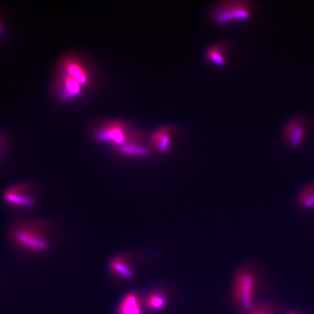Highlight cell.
I'll use <instances>...</instances> for the list:
<instances>
[{
    "label": "cell",
    "instance_id": "16",
    "mask_svg": "<svg viewBox=\"0 0 314 314\" xmlns=\"http://www.w3.org/2000/svg\"><path fill=\"white\" fill-rule=\"evenodd\" d=\"M4 138L2 136V135L0 134V155L1 154V152L3 148V144H4Z\"/></svg>",
    "mask_w": 314,
    "mask_h": 314
},
{
    "label": "cell",
    "instance_id": "8",
    "mask_svg": "<svg viewBox=\"0 0 314 314\" xmlns=\"http://www.w3.org/2000/svg\"><path fill=\"white\" fill-rule=\"evenodd\" d=\"M282 135L283 139L290 147H300L306 135V125L304 119L300 117L292 119L286 125Z\"/></svg>",
    "mask_w": 314,
    "mask_h": 314
},
{
    "label": "cell",
    "instance_id": "2",
    "mask_svg": "<svg viewBox=\"0 0 314 314\" xmlns=\"http://www.w3.org/2000/svg\"><path fill=\"white\" fill-rule=\"evenodd\" d=\"M253 11L254 5L250 1L244 0L224 1L214 6L211 16L217 24L223 25L249 20L253 14Z\"/></svg>",
    "mask_w": 314,
    "mask_h": 314
},
{
    "label": "cell",
    "instance_id": "17",
    "mask_svg": "<svg viewBox=\"0 0 314 314\" xmlns=\"http://www.w3.org/2000/svg\"><path fill=\"white\" fill-rule=\"evenodd\" d=\"M2 25H1V24H0V34H1V32H2Z\"/></svg>",
    "mask_w": 314,
    "mask_h": 314
},
{
    "label": "cell",
    "instance_id": "14",
    "mask_svg": "<svg viewBox=\"0 0 314 314\" xmlns=\"http://www.w3.org/2000/svg\"><path fill=\"white\" fill-rule=\"evenodd\" d=\"M171 129L169 127L162 128L160 130L155 132L151 137V143L155 147L163 149L168 141L171 135Z\"/></svg>",
    "mask_w": 314,
    "mask_h": 314
},
{
    "label": "cell",
    "instance_id": "3",
    "mask_svg": "<svg viewBox=\"0 0 314 314\" xmlns=\"http://www.w3.org/2000/svg\"><path fill=\"white\" fill-rule=\"evenodd\" d=\"M256 290V279L249 269L243 267L238 270L234 276L233 299L237 306L245 312L254 305V295Z\"/></svg>",
    "mask_w": 314,
    "mask_h": 314
},
{
    "label": "cell",
    "instance_id": "12",
    "mask_svg": "<svg viewBox=\"0 0 314 314\" xmlns=\"http://www.w3.org/2000/svg\"><path fill=\"white\" fill-rule=\"evenodd\" d=\"M301 207L306 210L314 208V183L307 187L300 194L297 200Z\"/></svg>",
    "mask_w": 314,
    "mask_h": 314
},
{
    "label": "cell",
    "instance_id": "9",
    "mask_svg": "<svg viewBox=\"0 0 314 314\" xmlns=\"http://www.w3.org/2000/svg\"><path fill=\"white\" fill-rule=\"evenodd\" d=\"M118 314H142V303L137 294L126 296L118 307Z\"/></svg>",
    "mask_w": 314,
    "mask_h": 314
},
{
    "label": "cell",
    "instance_id": "18",
    "mask_svg": "<svg viewBox=\"0 0 314 314\" xmlns=\"http://www.w3.org/2000/svg\"><path fill=\"white\" fill-rule=\"evenodd\" d=\"M289 314H297V313H290Z\"/></svg>",
    "mask_w": 314,
    "mask_h": 314
},
{
    "label": "cell",
    "instance_id": "13",
    "mask_svg": "<svg viewBox=\"0 0 314 314\" xmlns=\"http://www.w3.org/2000/svg\"><path fill=\"white\" fill-rule=\"evenodd\" d=\"M167 299L164 294L160 292H155L150 294L146 300L147 306L151 310L158 311L164 308L166 306Z\"/></svg>",
    "mask_w": 314,
    "mask_h": 314
},
{
    "label": "cell",
    "instance_id": "11",
    "mask_svg": "<svg viewBox=\"0 0 314 314\" xmlns=\"http://www.w3.org/2000/svg\"><path fill=\"white\" fill-rule=\"evenodd\" d=\"M226 46L223 44L213 45L207 51V59L208 61L215 65L223 66L226 64Z\"/></svg>",
    "mask_w": 314,
    "mask_h": 314
},
{
    "label": "cell",
    "instance_id": "1",
    "mask_svg": "<svg viewBox=\"0 0 314 314\" xmlns=\"http://www.w3.org/2000/svg\"><path fill=\"white\" fill-rule=\"evenodd\" d=\"M42 224L30 221H18L9 231L11 242L20 249L32 252H44L49 248L47 238Z\"/></svg>",
    "mask_w": 314,
    "mask_h": 314
},
{
    "label": "cell",
    "instance_id": "7",
    "mask_svg": "<svg viewBox=\"0 0 314 314\" xmlns=\"http://www.w3.org/2000/svg\"><path fill=\"white\" fill-rule=\"evenodd\" d=\"M85 87L74 78L59 70L55 83L56 93L62 100H72L81 97Z\"/></svg>",
    "mask_w": 314,
    "mask_h": 314
},
{
    "label": "cell",
    "instance_id": "15",
    "mask_svg": "<svg viewBox=\"0 0 314 314\" xmlns=\"http://www.w3.org/2000/svg\"><path fill=\"white\" fill-rule=\"evenodd\" d=\"M244 314H275V307L270 304L254 306Z\"/></svg>",
    "mask_w": 314,
    "mask_h": 314
},
{
    "label": "cell",
    "instance_id": "10",
    "mask_svg": "<svg viewBox=\"0 0 314 314\" xmlns=\"http://www.w3.org/2000/svg\"><path fill=\"white\" fill-rule=\"evenodd\" d=\"M110 269L115 275L122 278L129 280L134 277V270L129 265L127 258L124 256H117L111 260Z\"/></svg>",
    "mask_w": 314,
    "mask_h": 314
},
{
    "label": "cell",
    "instance_id": "4",
    "mask_svg": "<svg viewBox=\"0 0 314 314\" xmlns=\"http://www.w3.org/2000/svg\"><path fill=\"white\" fill-rule=\"evenodd\" d=\"M96 139L114 145L117 148L135 138L143 137L140 132L131 130L124 122L114 121L107 122L95 131Z\"/></svg>",
    "mask_w": 314,
    "mask_h": 314
},
{
    "label": "cell",
    "instance_id": "5",
    "mask_svg": "<svg viewBox=\"0 0 314 314\" xmlns=\"http://www.w3.org/2000/svg\"><path fill=\"white\" fill-rule=\"evenodd\" d=\"M3 200L12 209H26L35 204V198L31 192V184L18 183L6 188L3 193Z\"/></svg>",
    "mask_w": 314,
    "mask_h": 314
},
{
    "label": "cell",
    "instance_id": "6",
    "mask_svg": "<svg viewBox=\"0 0 314 314\" xmlns=\"http://www.w3.org/2000/svg\"><path fill=\"white\" fill-rule=\"evenodd\" d=\"M59 70L67 73L85 88L90 85L91 76L87 65L77 56L68 55L63 57L59 63Z\"/></svg>",
    "mask_w": 314,
    "mask_h": 314
}]
</instances>
